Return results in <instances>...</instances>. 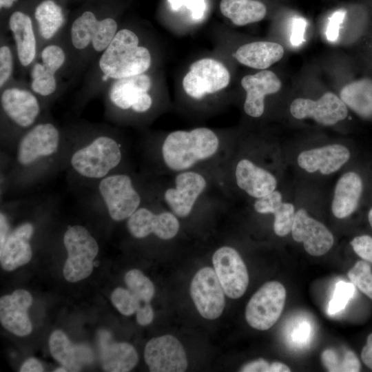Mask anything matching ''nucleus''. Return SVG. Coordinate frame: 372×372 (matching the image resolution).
I'll return each mask as SVG.
<instances>
[{
	"instance_id": "obj_19",
	"label": "nucleus",
	"mask_w": 372,
	"mask_h": 372,
	"mask_svg": "<svg viewBox=\"0 0 372 372\" xmlns=\"http://www.w3.org/2000/svg\"><path fill=\"white\" fill-rule=\"evenodd\" d=\"M350 157L351 152L347 146L330 144L301 152L297 163L307 172L329 175L342 167Z\"/></svg>"
},
{
	"instance_id": "obj_31",
	"label": "nucleus",
	"mask_w": 372,
	"mask_h": 372,
	"mask_svg": "<svg viewBox=\"0 0 372 372\" xmlns=\"http://www.w3.org/2000/svg\"><path fill=\"white\" fill-rule=\"evenodd\" d=\"M101 363L104 371L127 372L138 363V356L134 347L127 342H112L102 347Z\"/></svg>"
},
{
	"instance_id": "obj_34",
	"label": "nucleus",
	"mask_w": 372,
	"mask_h": 372,
	"mask_svg": "<svg viewBox=\"0 0 372 372\" xmlns=\"http://www.w3.org/2000/svg\"><path fill=\"white\" fill-rule=\"evenodd\" d=\"M128 290L141 302H150L155 293L152 282L138 269L130 270L125 276Z\"/></svg>"
},
{
	"instance_id": "obj_41",
	"label": "nucleus",
	"mask_w": 372,
	"mask_h": 372,
	"mask_svg": "<svg viewBox=\"0 0 372 372\" xmlns=\"http://www.w3.org/2000/svg\"><path fill=\"white\" fill-rule=\"evenodd\" d=\"M173 10H178L185 5L192 11L194 19H200L205 10L204 0H169Z\"/></svg>"
},
{
	"instance_id": "obj_49",
	"label": "nucleus",
	"mask_w": 372,
	"mask_h": 372,
	"mask_svg": "<svg viewBox=\"0 0 372 372\" xmlns=\"http://www.w3.org/2000/svg\"><path fill=\"white\" fill-rule=\"evenodd\" d=\"M10 232L8 218L6 215L1 212L0 214V246L5 242L7 236Z\"/></svg>"
},
{
	"instance_id": "obj_28",
	"label": "nucleus",
	"mask_w": 372,
	"mask_h": 372,
	"mask_svg": "<svg viewBox=\"0 0 372 372\" xmlns=\"http://www.w3.org/2000/svg\"><path fill=\"white\" fill-rule=\"evenodd\" d=\"M340 98L347 107L362 118H372V79L363 78L345 85Z\"/></svg>"
},
{
	"instance_id": "obj_14",
	"label": "nucleus",
	"mask_w": 372,
	"mask_h": 372,
	"mask_svg": "<svg viewBox=\"0 0 372 372\" xmlns=\"http://www.w3.org/2000/svg\"><path fill=\"white\" fill-rule=\"evenodd\" d=\"M151 86L152 80L145 73L116 79L110 87L109 98L114 106L121 110L145 112L152 104L148 93Z\"/></svg>"
},
{
	"instance_id": "obj_12",
	"label": "nucleus",
	"mask_w": 372,
	"mask_h": 372,
	"mask_svg": "<svg viewBox=\"0 0 372 372\" xmlns=\"http://www.w3.org/2000/svg\"><path fill=\"white\" fill-rule=\"evenodd\" d=\"M59 143V131L52 123L37 124L21 138L17 147V161L23 166L31 165L42 158L52 156Z\"/></svg>"
},
{
	"instance_id": "obj_16",
	"label": "nucleus",
	"mask_w": 372,
	"mask_h": 372,
	"mask_svg": "<svg viewBox=\"0 0 372 372\" xmlns=\"http://www.w3.org/2000/svg\"><path fill=\"white\" fill-rule=\"evenodd\" d=\"M127 227L130 234L136 238L154 234L161 239L169 240L178 234L180 224L172 213L164 211L155 214L147 208L141 207L127 218Z\"/></svg>"
},
{
	"instance_id": "obj_15",
	"label": "nucleus",
	"mask_w": 372,
	"mask_h": 372,
	"mask_svg": "<svg viewBox=\"0 0 372 372\" xmlns=\"http://www.w3.org/2000/svg\"><path fill=\"white\" fill-rule=\"evenodd\" d=\"M291 231L293 240L302 242L305 251L311 256L324 255L334 243L333 236L328 228L304 209L296 212Z\"/></svg>"
},
{
	"instance_id": "obj_37",
	"label": "nucleus",
	"mask_w": 372,
	"mask_h": 372,
	"mask_svg": "<svg viewBox=\"0 0 372 372\" xmlns=\"http://www.w3.org/2000/svg\"><path fill=\"white\" fill-rule=\"evenodd\" d=\"M355 292V286L352 282L343 280L336 283L334 293L329 302L328 312L330 315L335 314L343 310Z\"/></svg>"
},
{
	"instance_id": "obj_11",
	"label": "nucleus",
	"mask_w": 372,
	"mask_h": 372,
	"mask_svg": "<svg viewBox=\"0 0 372 372\" xmlns=\"http://www.w3.org/2000/svg\"><path fill=\"white\" fill-rule=\"evenodd\" d=\"M290 113L296 119L311 118L324 126H331L345 119L348 110L341 99L327 92L318 100L297 98L290 105Z\"/></svg>"
},
{
	"instance_id": "obj_47",
	"label": "nucleus",
	"mask_w": 372,
	"mask_h": 372,
	"mask_svg": "<svg viewBox=\"0 0 372 372\" xmlns=\"http://www.w3.org/2000/svg\"><path fill=\"white\" fill-rule=\"evenodd\" d=\"M269 364L263 359H258L244 365L242 372H269Z\"/></svg>"
},
{
	"instance_id": "obj_24",
	"label": "nucleus",
	"mask_w": 372,
	"mask_h": 372,
	"mask_svg": "<svg viewBox=\"0 0 372 372\" xmlns=\"http://www.w3.org/2000/svg\"><path fill=\"white\" fill-rule=\"evenodd\" d=\"M235 177L238 187L255 198L275 191L278 184L273 174L247 158L238 161L235 169Z\"/></svg>"
},
{
	"instance_id": "obj_43",
	"label": "nucleus",
	"mask_w": 372,
	"mask_h": 372,
	"mask_svg": "<svg viewBox=\"0 0 372 372\" xmlns=\"http://www.w3.org/2000/svg\"><path fill=\"white\" fill-rule=\"evenodd\" d=\"M360 369V363L354 352H345L340 362V371L343 372H357Z\"/></svg>"
},
{
	"instance_id": "obj_29",
	"label": "nucleus",
	"mask_w": 372,
	"mask_h": 372,
	"mask_svg": "<svg viewBox=\"0 0 372 372\" xmlns=\"http://www.w3.org/2000/svg\"><path fill=\"white\" fill-rule=\"evenodd\" d=\"M260 211L262 214H273V231L277 236L282 237L291 232L296 214L295 207L292 203L282 201V196L279 191L275 190L262 198Z\"/></svg>"
},
{
	"instance_id": "obj_17",
	"label": "nucleus",
	"mask_w": 372,
	"mask_h": 372,
	"mask_svg": "<svg viewBox=\"0 0 372 372\" xmlns=\"http://www.w3.org/2000/svg\"><path fill=\"white\" fill-rule=\"evenodd\" d=\"M206 186L207 181L201 174L183 172L175 178V187L165 192L164 198L175 215L185 218L189 215Z\"/></svg>"
},
{
	"instance_id": "obj_22",
	"label": "nucleus",
	"mask_w": 372,
	"mask_h": 372,
	"mask_svg": "<svg viewBox=\"0 0 372 372\" xmlns=\"http://www.w3.org/2000/svg\"><path fill=\"white\" fill-rule=\"evenodd\" d=\"M241 85L246 92L245 112L251 117L258 118L264 113L265 96L278 92L282 83L274 72L262 70L255 74L245 76L241 80Z\"/></svg>"
},
{
	"instance_id": "obj_5",
	"label": "nucleus",
	"mask_w": 372,
	"mask_h": 372,
	"mask_svg": "<svg viewBox=\"0 0 372 372\" xmlns=\"http://www.w3.org/2000/svg\"><path fill=\"white\" fill-rule=\"evenodd\" d=\"M285 287L277 281L264 284L251 298L245 309V318L253 328L265 331L280 318L286 300Z\"/></svg>"
},
{
	"instance_id": "obj_26",
	"label": "nucleus",
	"mask_w": 372,
	"mask_h": 372,
	"mask_svg": "<svg viewBox=\"0 0 372 372\" xmlns=\"http://www.w3.org/2000/svg\"><path fill=\"white\" fill-rule=\"evenodd\" d=\"M9 28L20 63L24 67L30 65L37 54V39L31 18L21 11H16L9 19Z\"/></svg>"
},
{
	"instance_id": "obj_2",
	"label": "nucleus",
	"mask_w": 372,
	"mask_h": 372,
	"mask_svg": "<svg viewBox=\"0 0 372 372\" xmlns=\"http://www.w3.org/2000/svg\"><path fill=\"white\" fill-rule=\"evenodd\" d=\"M151 63L149 51L139 45L138 36L128 29L118 30L99 61L104 76L114 80L143 74Z\"/></svg>"
},
{
	"instance_id": "obj_4",
	"label": "nucleus",
	"mask_w": 372,
	"mask_h": 372,
	"mask_svg": "<svg viewBox=\"0 0 372 372\" xmlns=\"http://www.w3.org/2000/svg\"><path fill=\"white\" fill-rule=\"evenodd\" d=\"M63 243L68 252L63 270L65 280L76 282L87 278L92 272L94 260L99 253L95 238L85 227L76 225L66 230Z\"/></svg>"
},
{
	"instance_id": "obj_35",
	"label": "nucleus",
	"mask_w": 372,
	"mask_h": 372,
	"mask_svg": "<svg viewBox=\"0 0 372 372\" xmlns=\"http://www.w3.org/2000/svg\"><path fill=\"white\" fill-rule=\"evenodd\" d=\"M355 287L372 299V273L370 265L365 261H358L348 273Z\"/></svg>"
},
{
	"instance_id": "obj_46",
	"label": "nucleus",
	"mask_w": 372,
	"mask_h": 372,
	"mask_svg": "<svg viewBox=\"0 0 372 372\" xmlns=\"http://www.w3.org/2000/svg\"><path fill=\"white\" fill-rule=\"evenodd\" d=\"M309 324L307 322H302L293 329L291 334L292 340L300 344L306 342L309 336Z\"/></svg>"
},
{
	"instance_id": "obj_42",
	"label": "nucleus",
	"mask_w": 372,
	"mask_h": 372,
	"mask_svg": "<svg viewBox=\"0 0 372 372\" xmlns=\"http://www.w3.org/2000/svg\"><path fill=\"white\" fill-rule=\"evenodd\" d=\"M306 26L304 19L296 17L293 19L290 40L293 46H298L304 41Z\"/></svg>"
},
{
	"instance_id": "obj_53",
	"label": "nucleus",
	"mask_w": 372,
	"mask_h": 372,
	"mask_svg": "<svg viewBox=\"0 0 372 372\" xmlns=\"http://www.w3.org/2000/svg\"><path fill=\"white\" fill-rule=\"evenodd\" d=\"M368 220L371 227H372V207L370 209L368 213Z\"/></svg>"
},
{
	"instance_id": "obj_40",
	"label": "nucleus",
	"mask_w": 372,
	"mask_h": 372,
	"mask_svg": "<svg viewBox=\"0 0 372 372\" xmlns=\"http://www.w3.org/2000/svg\"><path fill=\"white\" fill-rule=\"evenodd\" d=\"M346 16V11L340 9L334 12L329 17L327 27L326 36L331 42L335 41L339 37L340 24L343 22Z\"/></svg>"
},
{
	"instance_id": "obj_23",
	"label": "nucleus",
	"mask_w": 372,
	"mask_h": 372,
	"mask_svg": "<svg viewBox=\"0 0 372 372\" xmlns=\"http://www.w3.org/2000/svg\"><path fill=\"white\" fill-rule=\"evenodd\" d=\"M34 230L33 225L25 222L9 232L0 246V262L4 270L12 271L30 262L32 256L30 240Z\"/></svg>"
},
{
	"instance_id": "obj_39",
	"label": "nucleus",
	"mask_w": 372,
	"mask_h": 372,
	"mask_svg": "<svg viewBox=\"0 0 372 372\" xmlns=\"http://www.w3.org/2000/svg\"><path fill=\"white\" fill-rule=\"evenodd\" d=\"M351 245L358 256L372 263V237L368 235L355 236L351 241Z\"/></svg>"
},
{
	"instance_id": "obj_50",
	"label": "nucleus",
	"mask_w": 372,
	"mask_h": 372,
	"mask_svg": "<svg viewBox=\"0 0 372 372\" xmlns=\"http://www.w3.org/2000/svg\"><path fill=\"white\" fill-rule=\"evenodd\" d=\"M361 358L363 362L370 369H372V346L366 344L361 353Z\"/></svg>"
},
{
	"instance_id": "obj_48",
	"label": "nucleus",
	"mask_w": 372,
	"mask_h": 372,
	"mask_svg": "<svg viewBox=\"0 0 372 372\" xmlns=\"http://www.w3.org/2000/svg\"><path fill=\"white\" fill-rule=\"evenodd\" d=\"M44 369L41 363L35 358L28 359L21 366V372H41Z\"/></svg>"
},
{
	"instance_id": "obj_3",
	"label": "nucleus",
	"mask_w": 372,
	"mask_h": 372,
	"mask_svg": "<svg viewBox=\"0 0 372 372\" xmlns=\"http://www.w3.org/2000/svg\"><path fill=\"white\" fill-rule=\"evenodd\" d=\"M122 158L120 145L112 137L100 136L75 151L70 164L74 171L90 179H102Z\"/></svg>"
},
{
	"instance_id": "obj_52",
	"label": "nucleus",
	"mask_w": 372,
	"mask_h": 372,
	"mask_svg": "<svg viewBox=\"0 0 372 372\" xmlns=\"http://www.w3.org/2000/svg\"><path fill=\"white\" fill-rule=\"evenodd\" d=\"M17 0H0V7L8 8H10Z\"/></svg>"
},
{
	"instance_id": "obj_45",
	"label": "nucleus",
	"mask_w": 372,
	"mask_h": 372,
	"mask_svg": "<svg viewBox=\"0 0 372 372\" xmlns=\"http://www.w3.org/2000/svg\"><path fill=\"white\" fill-rule=\"evenodd\" d=\"M136 320L140 325L150 324L154 318V311L149 302L142 303L136 311Z\"/></svg>"
},
{
	"instance_id": "obj_44",
	"label": "nucleus",
	"mask_w": 372,
	"mask_h": 372,
	"mask_svg": "<svg viewBox=\"0 0 372 372\" xmlns=\"http://www.w3.org/2000/svg\"><path fill=\"white\" fill-rule=\"evenodd\" d=\"M322 361L325 368L331 372L340 371V362L337 353L332 349H327L322 354Z\"/></svg>"
},
{
	"instance_id": "obj_33",
	"label": "nucleus",
	"mask_w": 372,
	"mask_h": 372,
	"mask_svg": "<svg viewBox=\"0 0 372 372\" xmlns=\"http://www.w3.org/2000/svg\"><path fill=\"white\" fill-rule=\"evenodd\" d=\"M49 347L53 358L70 371H79L81 366L74 346L61 330L53 331L49 339Z\"/></svg>"
},
{
	"instance_id": "obj_1",
	"label": "nucleus",
	"mask_w": 372,
	"mask_h": 372,
	"mask_svg": "<svg viewBox=\"0 0 372 372\" xmlns=\"http://www.w3.org/2000/svg\"><path fill=\"white\" fill-rule=\"evenodd\" d=\"M219 147L216 134L207 127L190 131L171 132L162 145V156L166 166L173 171H185L198 162L213 156Z\"/></svg>"
},
{
	"instance_id": "obj_32",
	"label": "nucleus",
	"mask_w": 372,
	"mask_h": 372,
	"mask_svg": "<svg viewBox=\"0 0 372 372\" xmlns=\"http://www.w3.org/2000/svg\"><path fill=\"white\" fill-rule=\"evenodd\" d=\"M34 17L41 37L48 40L59 30L64 22L61 8L53 0H44L36 8Z\"/></svg>"
},
{
	"instance_id": "obj_6",
	"label": "nucleus",
	"mask_w": 372,
	"mask_h": 372,
	"mask_svg": "<svg viewBox=\"0 0 372 372\" xmlns=\"http://www.w3.org/2000/svg\"><path fill=\"white\" fill-rule=\"evenodd\" d=\"M99 192L110 216L115 221L127 219L141 202L131 178L124 174L107 175L101 179Z\"/></svg>"
},
{
	"instance_id": "obj_51",
	"label": "nucleus",
	"mask_w": 372,
	"mask_h": 372,
	"mask_svg": "<svg viewBox=\"0 0 372 372\" xmlns=\"http://www.w3.org/2000/svg\"><path fill=\"white\" fill-rule=\"evenodd\" d=\"M291 369L286 364L281 362H273L269 364V372H290Z\"/></svg>"
},
{
	"instance_id": "obj_10",
	"label": "nucleus",
	"mask_w": 372,
	"mask_h": 372,
	"mask_svg": "<svg viewBox=\"0 0 372 372\" xmlns=\"http://www.w3.org/2000/svg\"><path fill=\"white\" fill-rule=\"evenodd\" d=\"M212 262L225 293L233 299L240 298L247 288L249 274L238 252L231 247H220L213 254Z\"/></svg>"
},
{
	"instance_id": "obj_54",
	"label": "nucleus",
	"mask_w": 372,
	"mask_h": 372,
	"mask_svg": "<svg viewBox=\"0 0 372 372\" xmlns=\"http://www.w3.org/2000/svg\"><path fill=\"white\" fill-rule=\"evenodd\" d=\"M54 372H65V371H68L64 366H62V367H59V368H57L54 371Z\"/></svg>"
},
{
	"instance_id": "obj_9",
	"label": "nucleus",
	"mask_w": 372,
	"mask_h": 372,
	"mask_svg": "<svg viewBox=\"0 0 372 372\" xmlns=\"http://www.w3.org/2000/svg\"><path fill=\"white\" fill-rule=\"evenodd\" d=\"M190 295L203 318L214 320L222 314L225 306V291L212 268L203 267L195 274L190 285Z\"/></svg>"
},
{
	"instance_id": "obj_20",
	"label": "nucleus",
	"mask_w": 372,
	"mask_h": 372,
	"mask_svg": "<svg viewBox=\"0 0 372 372\" xmlns=\"http://www.w3.org/2000/svg\"><path fill=\"white\" fill-rule=\"evenodd\" d=\"M1 105L6 116L22 128L32 126L41 112L36 96L28 90L17 87H10L2 92Z\"/></svg>"
},
{
	"instance_id": "obj_21",
	"label": "nucleus",
	"mask_w": 372,
	"mask_h": 372,
	"mask_svg": "<svg viewBox=\"0 0 372 372\" xmlns=\"http://www.w3.org/2000/svg\"><path fill=\"white\" fill-rule=\"evenodd\" d=\"M32 298L26 290L18 289L0 299V321L8 331L18 336L29 335L32 329L28 310Z\"/></svg>"
},
{
	"instance_id": "obj_36",
	"label": "nucleus",
	"mask_w": 372,
	"mask_h": 372,
	"mask_svg": "<svg viewBox=\"0 0 372 372\" xmlns=\"http://www.w3.org/2000/svg\"><path fill=\"white\" fill-rule=\"evenodd\" d=\"M113 305L124 316H131L136 313L143 303L128 289L121 287L114 290L111 295Z\"/></svg>"
},
{
	"instance_id": "obj_27",
	"label": "nucleus",
	"mask_w": 372,
	"mask_h": 372,
	"mask_svg": "<svg viewBox=\"0 0 372 372\" xmlns=\"http://www.w3.org/2000/svg\"><path fill=\"white\" fill-rule=\"evenodd\" d=\"M284 52L283 47L277 43L255 41L239 47L234 56L244 65L265 70L280 61Z\"/></svg>"
},
{
	"instance_id": "obj_55",
	"label": "nucleus",
	"mask_w": 372,
	"mask_h": 372,
	"mask_svg": "<svg viewBox=\"0 0 372 372\" xmlns=\"http://www.w3.org/2000/svg\"><path fill=\"white\" fill-rule=\"evenodd\" d=\"M366 344L372 346V333L368 336Z\"/></svg>"
},
{
	"instance_id": "obj_18",
	"label": "nucleus",
	"mask_w": 372,
	"mask_h": 372,
	"mask_svg": "<svg viewBox=\"0 0 372 372\" xmlns=\"http://www.w3.org/2000/svg\"><path fill=\"white\" fill-rule=\"evenodd\" d=\"M40 59L30 72L31 89L35 94L48 96L56 90L55 74L65 63V54L59 45L50 44L43 48Z\"/></svg>"
},
{
	"instance_id": "obj_25",
	"label": "nucleus",
	"mask_w": 372,
	"mask_h": 372,
	"mask_svg": "<svg viewBox=\"0 0 372 372\" xmlns=\"http://www.w3.org/2000/svg\"><path fill=\"white\" fill-rule=\"evenodd\" d=\"M363 192L360 175L353 171L343 174L335 185L331 203V211L335 217H349L358 208Z\"/></svg>"
},
{
	"instance_id": "obj_8",
	"label": "nucleus",
	"mask_w": 372,
	"mask_h": 372,
	"mask_svg": "<svg viewBox=\"0 0 372 372\" xmlns=\"http://www.w3.org/2000/svg\"><path fill=\"white\" fill-rule=\"evenodd\" d=\"M230 74L219 61L205 58L193 63L183 80V87L189 96L200 99L206 94L215 93L226 87Z\"/></svg>"
},
{
	"instance_id": "obj_30",
	"label": "nucleus",
	"mask_w": 372,
	"mask_h": 372,
	"mask_svg": "<svg viewBox=\"0 0 372 372\" xmlns=\"http://www.w3.org/2000/svg\"><path fill=\"white\" fill-rule=\"evenodd\" d=\"M221 13L236 25L261 21L267 14L265 5L258 0H222Z\"/></svg>"
},
{
	"instance_id": "obj_7",
	"label": "nucleus",
	"mask_w": 372,
	"mask_h": 372,
	"mask_svg": "<svg viewBox=\"0 0 372 372\" xmlns=\"http://www.w3.org/2000/svg\"><path fill=\"white\" fill-rule=\"evenodd\" d=\"M117 32L118 25L114 19L98 20L93 12L85 11L73 21L70 39L73 47L78 50H83L92 45L96 52H103Z\"/></svg>"
},
{
	"instance_id": "obj_13",
	"label": "nucleus",
	"mask_w": 372,
	"mask_h": 372,
	"mask_svg": "<svg viewBox=\"0 0 372 372\" xmlns=\"http://www.w3.org/2000/svg\"><path fill=\"white\" fill-rule=\"evenodd\" d=\"M144 358L152 372H183L187 368L184 348L171 335L151 339L145 347Z\"/></svg>"
},
{
	"instance_id": "obj_38",
	"label": "nucleus",
	"mask_w": 372,
	"mask_h": 372,
	"mask_svg": "<svg viewBox=\"0 0 372 372\" xmlns=\"http://www.w3.org/2000/svg\"><path fill=\"white\" fill-rule=\"evenodd\" d=\"M13 55L8 45L0 48V87L8 82L13 72Z\"/></svg>"
}]
</instances>
